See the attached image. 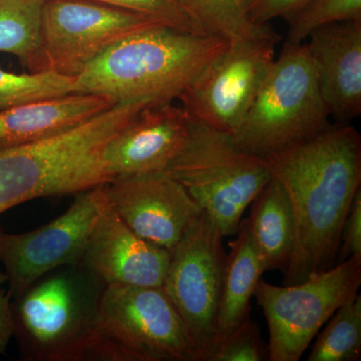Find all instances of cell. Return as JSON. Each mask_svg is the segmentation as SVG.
Wrapping results in <instances>:
<instances>
[{
    "instance_id": "29",
    "label": "cell",
    "mask_w": 361,
    "mask_h": 361,
    "mask_svg": "<svg viewBox=\"0 0 361 361\" xmlns=\"http://www.w3.org/2000/svg\"><path fill=\"white\" fill-rule=\"evenodd\" d=\"M14 334V320L11 297L7 289L0 288V355L6 353Z\"/></svg>"
},
{
    "instance_id": "24",
    "label": "cell",
    "mask_w": 361,
    "mask_h": 361,
    "mask_svg": "<svg viewBox=\"0 0 361 361\" xmlns=\"http://www.w3.org/2000/svg\"><path fill=\"white\" fill-rule=\"evenodd\" d=\"M284 20L288 23L286 42L303 44L316 28L361 20V0H308Z\"/></svg>"
},
{
    "instance_id": "21",
    "label": "cell",
    "mask_w": 361,
    "mask_h": 361,
    "mask_svg": "<svg viewBox=\"0 0 361 361\" xmlns=\"http://www.w3.org/2000/svg\"><path fill=\"white\" fill-rule=\"evenodd\" d=\"M44 0H0V52L13 54L37 73Z\"/></svg>"
},
{
    "instance_id": "30",
    "label": "cell",
    "mask_w": 361,
    "mask_h": 361,
    "mask_svg": "<svg viewBox=\"0 0 361 361\" xmlns=\"http://www.w3.org/2000/svg\"><path fill=\"white\" fill-rule=\"evenodd\" d=\"M7 282V277L6 272L0 269V288H1L2 285L6 284Z\"/></svg>"
},
{
    "instance_id": "2",
    "label": "cell",
    "mask_w": 361,
    "mask_h": 361,
    "mask_svg": "<svg viewBox=\"0 0 361 361\" xmlns=\"http://www.w3.org/2000/svg\"><path fill=\"white\" fill-rule=\"evenodd\" d=\"M229 44L166 25L144 30L92 61L78 75L77 92L104 94L116 103H172Z\"/></svg>"
},
{
    "instance_id": "8",
    "label": "cell",
    "mask_w": 361,
    "mask_h": 361,
    "mask_svg": "<svg viewBox=\"0 0 361 361\" xmlns=\"http://www.w3.org/2000/svg\"><path fill=\"white\" fill-rule=\"evenodd\" d=\"M361 285V258L350 257L300 283L273 285L260 279L254 295L268 329V360L298 361L341 306Z\"/></svg>"
},
{
    "instance_id": "16",
    "label": "cell",
    "mask_w": 361,
    "mask_h": 361,
    "mask_svg": "<svg viewBox=\"0 0 361 361\" xmlns=\"http://www.w3.org/2000/svg\"><path fill=\"white\" fill-rule=\"evenodd\" d=\"M307 40L329 115L348 123L361 115V20L322 26Z\"/></svg>"
},
{
    "instance_id": "19",
    "label": "cell",
    "mask_w": 361,
    "mask_h": 361,
    "mask_svg": "<svg viewBox=\"0 0 361 361\" xmlns=\"http://www.w3.org/2000/svg\"><path fill=\"white\" fill-rule=\"evenodd\" d=\"M251 204L247 224L263 267L265 271L276 269L284 273L290 260L294 237L286 191L272 176Z\"/></svg>"
},
{
    "instance_id": "27",
    "label": "cell",
    "mask_w": 361,
    "mask_h": 361,
    "mask_svg": "<svg viewBox=\"0 0 361 361\" xmlns=\"http://www.w3.org/2000/svg\"><path fill=\"white\" fill-rule=\"evenodd\" d=\"M338 256V262L350 257L361 258V189L355 194L342 226Z\"/></svg>"
},
{
    "instance_id": "1",
    "label": "cell",
    "mask_w": 361,
    "mask_h": 361,
    "mask_svg": "<svg viewBox=\"0 0 361 361\" xmlns=\"http://www.w3.org/2000/svg\"><path fill=\"white\" fill-rule=\"evenodd\" d=\"M293 217L283 284L300 283L336 265L342 226L361 189V137L349 123L330 125L307 141L268 157Z\"/></svg>"
},
{
    "instance_id": "17",
    "label": "cell",
    "mask_w": 361,
    "mask_h": 361,
    "mask_svg": "<svg viewBox=\"0 0 361 361\" xmlns=\"http://www.w3.org/2000/svg\"><path fill=\"white\" fill-rule=\"evenodd\" d=\"M116 104L104 94L75 92L1 111L0 151L63 134L110 110Z\"/></svg>"
},
{
    "instance_id": "11",
    "label": "cell",
    "mask_w": 361,
    "mask_h": 361,
    "mask_svg": "<svg viewBox=\"0 0 361 361\" xmlns=\"http://www.w3.org/2000/svg\"><path fill=\"white\" fill-rule=\"evenodd\" d=\"M106 203L104 184L77 194L63 215L33 231L9 234L0 227V262L11 299L56 268L82 264L87 239Z\"/></svg>"
},
{
    "instance_id": "10",
    "label": "cell",
    "mask_w": 361,
    "mask_h": 361,
    "mask_svg": "<svg viewBox=\"0 0 361 361\" xmlns=\"http://www.w3.org/2000/svg\"><path fill=\"white\" fill-rule=\"evenodd\" d=\"M163 21L92 0H44L37 71L78 77L121 40Z\"/></svg>"
},
{
    "instance_id": "22",
    "label": "cell",
    "mask_w": 361,
    "mask_h": 361,
    "mask_svg": "<svg viewBox=\"0 0 361 361\" xmlns=\"http://www.w3.org/2000/svg\"><path fill=\"white\" fill-rule=\"evenodd\" d=\"M313 344L308 361L361 360V295L343 304Z\"/></svg>"
},
{
    "instance_id": "13",
    "label": "cell",
    "mask_w": 361,
    "mask_h": 361,
    "mask_svg": "<svg viewBox=\"0 0 361 361\" xmlns=\"http://www.w3.org/2000/svg\"><path fill=\"white\" fill-rule=\"evenodd\" d=\"M104 192L130 230L168 251L202 212L184 187L165 171L116 177L104 184Z\"/></svg>"
},
{
    "instance_id": "12",
    "label": "cell",
    "mask_w": 361,
    "mask_h": 361,
    "mask_svg": "<svg viewBox=\"0 0 361 361\" xmlns=\"http://www.w3.org/2000/svg\"><path fill=\"white\" fill-rule=\"evenodd\" d=\"M276 44L270 39L230 44L180 94L188 118L234 134L267 77Z\"/></svg>"
},
{
    "instance_id": "3",
    "label": "cell",
    "mask_w": 361,
    "mask_h": 361,
    "mask_svg": "<svg viewBox=\"0 0 361 361\" xmlns=\"http://www.w3.org/2000/svg\"><path fill=\"white\" fill-rule=\"evenodd\" d=\"M148 104L118 103L63 134L0 151V214L32 199L77 195L111 182L106 146Z\"/></svg>"
},
{
    "instance_id": "6",
    "label": "cell",
    "mask_w": 361,
    "mask_h": 361,
    "mask_svg": "<svg viewBox=\"0 0 361 361\" xmlns=\"http://www.w3.org/2000/svg\"><path fill=\"white\" fill-rule=\"evenodd\" d=\"M165 172L224 237L238 232L247 207L272 178L267 159L247 153L231 135L191 118L186 144Z\"/></svg>"
},
{
    "instance_id": "26",
    "label": "cell",
    "mask_w": 361,
    "mask_h": 361,
    "mask_svg": "<svg viewBox=\"0 0 361 361\" xmlns=\"http://www.w3.org/2000/svg\"><path fill=\"white\" fill-rule=\"evenodd\" d=\"M92 1L147 14L163 21L169 27L178 32L201 35L193 21L187 16L180 0H92Z\"/></svg>"
},
{
    "instance_id": "9",
    "label": "cell",
    "mask_w": 361,
    "mask_h": 361,
    "mask_svg": "<svg viewBox=\"0 0 361 361\" xmlns=\"http://www.w3.org/2000/svg\"><path fill=\"white\" fill-rule=\"evenodd\" d=\"M223 236L204 211L170 251L163 288L184 323L197 355L205 361L217 338L218 306L226 257Z\"/></svg>"
},
{
    "instance_id": "20",
    "label": "cell",
    "mask_w": 361,
    "mask_h": 361,
    "mask_svg": "<svg viewBox=\"0 0 361 361\" xmlns=\"http://www.w3.org/2000/svg\"><path fill=\"white\" fill-rule=\"evenodd\" d=\"M201 35L220 37L229 44L280 37L269 25H258L248 11V0H180Z\"/></svg>"
},
{
    "instance_id": "14",
    "label": "cell",
    "mask_w": 361,
    "mask_h": 361,
    "mask_svg": "<svg viewBox=\"0 0 361 361\" xmlns=\"http://www.w3.org/2000/svg\"><path fill=\"white\" fill-rule=\"evenodd\" d=\"M170 251L135 234L106 199L90 232L82 264L106 285L161 287Z\"/></svg>"
},
{
    "instance_id": "7",
    "label": "cell",
    "mask_w": 361,
    "mask_h": 361,
    "mask_svg": "<svg viewBox=\"0 0 361 361\" xmlns=\"http://www.w3.org/2000/svg\"><path fill=\"white\" fill-rule=\"evenodd\" d=\"M92 360L198 361L163 288L127 285L104 287Z\"/></svg>"
},
{
    "instance_id": "25",
    "label": "cell",
    "mask_w": 361,
    "mask_h": 361,
    "mask_svg": "<svg viewBox=\"0 0 361 361\" xmlns=\"http://www.w3.org/2000/svg\"><path fill=\"white\" fill-rule=\"evenodd\" d=\"M268 360V346L261 337L257 324L250 318L232 334L218 342L205 361Z\"/></svg>"
},
{
    "instance_id": "18",
    "label": "cell",
    "mask_w": 361,
    "mask_h": 361,
    "mask_svg": "<svg viewBox=\"0 0 361 361\" xmlns=\"http://www.w3.org/2000/svg\"><path fill=\"white\" fill-rule=\"evenodd\" d=\"M236 234L237 238L229 243L230 253L226 257L218 306L216 344L248 319L252 296L265 272L246 219L241 221Z\"/></svg>"
},
{
    "instance_id": "15",
    "label": "cell",
    "mask_w": 361,
    "mask_h": 361,
    "mask_svg": "<svg viewBox=\"0 0 361 361\" xmlns=\"http://www.w3.org/2000/svg\"><path fill=\"white\" fill-rule=\"evenodd\" d=\"M188 135L189 118L182 106L148 104L109 142L104 152L106 172L115 179L166 171Z\"/></svg>"
},
{
    "instance_id": "23",
    "label": "cell",
    "mask_w": 361,
    "mask_h": 361,
    "mask_svg": "<svg viewBox=\"0 0 361 361\" xmlns=\"http://www.w3.org/2000/svg\"><path fill=\"white\" fill-rule=\"evenodd\" d=\"M77 78L52 71L16 73L0 68V113L40 99L75 94Z\"/></svg>"
},
{
    "instance_id": "28",
    "label": "cell",
    "mask_w": 361,
    "mask_h": 361,
    "mask_svg": "<svg viewBox=\"0 0 361 361\" xmlns=\"http://www.w3.org/2000/svg\"><path fill=\"white\" fill-rule=\"evenodd\" d=\"M308 0H248L249 14L258 25H268L277 18H285Z\"/></svg>"
},
{
    "instance_id": "4",
    "label": "cell",
    "mask_w": 361,
    "mask_h": 361,
    "mask_svg": "<svg viewBox=\"0 0 361 361\" xmlns=\"http://www.w3.org/2000/svg\"><path fill=\"white\" fill-rule=\"evenodd\" d=\"M104 287L85 265H66L11 299L13 336L23 360H92Z\"/></svg>"
},
{
    "instance_id": "5",
    "label": "cell",
    "mask_w": 361,
    "mask_h": 361,
    "mask_svg": "<svg viewBox=\"0 0 361 361\" xmlns=\"http://www.w3.org/2000/svg\"><path fill=\"white\" fill-rule=\"evenodd\" d=\"M329 116L307 44L286 42L231 135L240 149L266 159L327 129Z\"/></svg>"
}]
</instances>
